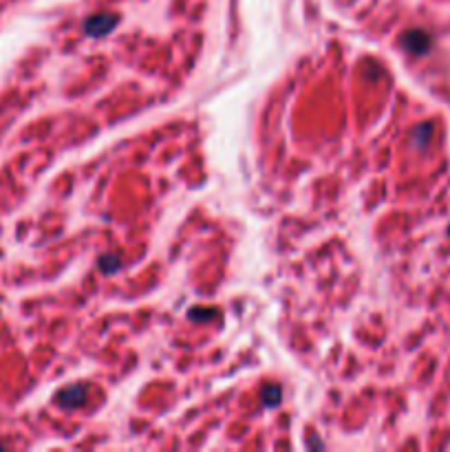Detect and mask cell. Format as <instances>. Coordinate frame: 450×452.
Instances as JSON below:
<instances>
[{
	"label": "cell",
	"mask_w": 450,
	"mask_h": 452,
	"mask_svg": "<svg viewBox=\"0 0 450 452\" xmlns=\"http://www.w3.org/2000/svg\"><path fill=\"white\" fill-rule=\"evenodd\" d=\"M84 397H86L84 386H71L66 391H60L55 402H58L62 409H77V406L84 404Z\"/></svg>",
	"instance_id": "1"
},
{
	"label": "cell",
	"mask_w": 450,
	"mask_h": 452,
	"mask_svg": "<svg viewBox=\"0 0 450 452\" xmlns=\"http://www.w3.org/2000/svg\"><path fill=\"white\" fill-rule=\"evenodd\" d=\"M112 25H115V18L112 16H97L86 22V31L91 33V36H102V33H106Z\"/></svg>",
	"instance_id": "2"
},
{
	"label": "cell",
	"mask_w": 450,
	"mask_h": 452,
	"mask_svg": "<svg viewBox=\"0 0 450 452\" xmlns=\"http://www.w3.org/2000/svg\"><path fill=\"white\" fill-rule=\"evenodd\" d=\"M265 397H267V406H274L278 402V397H280V391L278 389H267Z\"/></svg>",
	"instance_id": "3"
}]
</instances>
